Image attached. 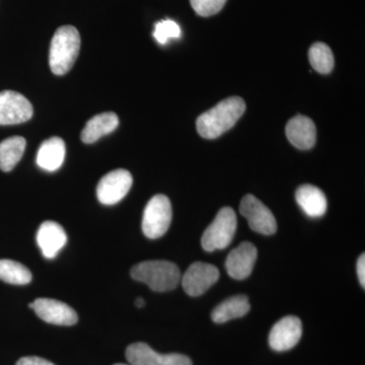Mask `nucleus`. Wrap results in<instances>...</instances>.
<instances>
[{
	"label": "nucleus",
	"mask_w": 365,
	"mask_h": 365,
	"mask_svg": "<svg viewBox=\"0 0 365 365\" xmlns=\"http://www.w3.org/2000/svg\"><path fill=\"white\" fill-rule=\"evenodd\" d=\"M302 335V321L297 317H284L271 329L269 344L275 351H287L299 342Z\"/></svg>",
	"instance_id": "12"
},
{
	"label": "nucleus",
	"mask_w": 365,
	"mask_h": 365,
	"mask_svg": "<svg viewBox=\"0 0 365 365\" xmlns=\"http://www.w3.org/2000/svg\"><path fill=\"white\" fill-rule=\"evenodd\" d=\"M251 306L246 295H235L223 300L213 309L212 321L216 324L227 323L230 319L242 318L249 313Z\"/></svg>",
	"instance_id": "19"
},
{
	"label": "nucleus",
	"mask_w": 365,
	"mask_h": 365,
	"mask_svg": "<svg viewBox=\"0 0 365 365\" xmlns=\"http://www.w3.org/2000/svg\"><path fill=\"white\" fill-rule=\"evenodd\" d=\"M16 365H55L52 362L48 361L44 359L37 356L23 357L16 362Z\"/></svg>",
	"instance_id": "25"
},
{
	"label": "nucleus",
	"mask_w": 365,
	"mask_h": 365,
	"mask_svg": "<svg viewBox=\"0 0 365 365\" xmlns=\"http://www.w3.org/2000/svg\"><path fill=\"white\" fill-rule=\"evenodd\" d=\"M126 359L130 365H192L191 359L179 353L160 354L145 343H134L126 350Z\"/></svg>",
	"instance_id": "10"
},
{
	"label": "nucleus",
	"mask_w": 365,
	"mask_h": 365,
	"mask_svg": "<svg viewBox=\"0 0 365 365\" xmlns=\"http://www.w3.org/2000/svg\"><path fill=\"white\" fill-rule=\"evenodd\" d=\"M37 316L46 323L58 326L76 325L78 314L68 304L52 299H37L29 304Z\"/></svg>",
	"instance_id": "11"
},
{
	"label": "nucleus",
	"mask_w": 365,
	"mask_h": 365,
	"mask_svg": "<svg viewBox=\"0 0 365 365\" xmlns=\"http://www.w3.org/2000/svg\"><path fill=\"white\" fill-rule=\"evenodd\" d=\"M26 139L13 136L0 143V170L11 172L23 158L26 150Z\"/></svg>",
	"instance_id": "20"
},
{
	"label": "nucleus",
	"mask_w": 365,
	"mask_h": 365,
	"mask_svg": "<svg viewBox=\"0 0 365 365\" xmlns=\"http://www.w3.org/2000/svg\"><path fill=\"white\" fill-rule=\"evenodd\" d=\"M119 118L113 112L102 113L91 118L81 132V140L86 144L95 143L98 139L116 130Z\"/></svg>",
	"instance_id": "18"
},
{
	"label": "nucleus",
	"mask_w": 365,
	"mask_h": 365,
	"mask_svg": "<svg viewBox=\"0 0 365 365\" xmlns=\"http://www.w3.org/2000/svg\"><path fill=\"white\" fill-rule=\"evenodd\" d=\"M66 143L59 137H51L41 144L37 155V165L47 172H55L66 158Z\"/></svg>",
	"instance_id": "17"
},
{
	"label": "nucleus",
	"mask_w": 365,
	"mask_h": 365,
	"mask_svg": "<svg viewBox=\"0 0 365 365\" xmlns=\"http://www.w3.org/2000/svg\"><path fill=\"white\" fill-rule=\"evenodd\" d=\"M81 48V36L78 29L63 26L55 32L50 46L49 64L53 73H67L78 58Z\"/></svg>",
	"instance_id": "3"
},
{
	"label": "nucleus",
	"mask_w": 365,
	"mask_h": 365,
	"mask_svg": "<svg viewBox=\"0 0 365 365\" xmlns=\"http://www.w3.org/2000/svg\"><path fill=\"white\" fill-rule=\"evenodd\" d=\"M309 62L314 71L327 74L332 71L334 67V55L332 50L324 43H316L309 51Z\"/></svg>",
	"instance_id": "22"
},
{
	"label": "nucleus",
	"mask_w": 365,
	"mask_h": 365,
	"mask_svg": "<svg viewBox=\"0 0 365 365\" xmlns=\"http://www.w3.org/2000/svg\"><path fill=\"white\" fill-rule=\"evenodd\" d=\"M257 256H258V252L252 242H242L239 247L228 254L225 261V268L228 275L237 280L248 278L253 272Z\"/></svg>",
	"instance_id": "13"
},
{
	"label": "nucleus",
	"mask_w": 365,
	"mask_h": 365,
	"mask_svg": "<svg viewBox=\"0 0 365 365\" xmlns=\"http://www.w3.org/2000/svg\"><path fill=\"white\" fill-rule=\"evenodd\" d=\"M357 275H359V279L360 284L362 287H365V255L362 254L359 257V261H357Z\"/></svg>",
	"instance_id": "26"
},
{
	"label": "nucleus",
	"mask_w": 365,
	"mask_h": 365,
	"mask_svg": "<svg viewBox=\"0 0 365 365\" xmlns=\"http://www.w3.org/2000/svg\"><path fill=\"white\" fill-rule=\"evenodd\" d=\"M133 178L127 170H114L101 179L97 188L98 201L104 205H114L124 198L131 189Z\"/></svg>",
	"instance_id": "7"
},
{
	"label": "nucleus",
	"mask_w": 365,
	"mask_h": 365,
	"mask_svg": "<svg viewBox=\"0 0 365 365\" xmlns=\"http://www.w3.org/2000/svg\"><path fill=\"white\" fill-rule=\"evenodd\" d=\"M172 218L173 209L170 199L163 194L153 196L144 209L143 234L151 240L163 237L169 230Z\"/></svg>",
	"instance_id": "5"
},
{
	"label": "nucleus",
	"mask_w": 365,
	"mask_h": 365,
	"mask_svg": "<svg viewBox=\"0 0 365 365\" xmlns=\"http://www.w3.org/2000/svg\"><path fill=\"white\" fill-rule=\"evenodd\" d=\"M240 211L248 220L250 227L254 232L264 235H271L275 234L277 230V222L272 211L251 194L242 199Z\"/></svg>",
	"instance_id": "6"
},
{
	"label": "nucleus",
	"mask_w": 365,
	"mask_h": 365,
	"mask_svg": "<svg viewBox=\"0 0 365 365\" xmlns=\"http://www.w3.org/2000/svg\"><path fill=\"white\" fill-rule=\"evenodd\" d=\"M295 199L304 212L309 217L325 215L328 203L324 192L313 185H302L297 189Z\"/></svg>",
	"instance_id": "16"
},
{
	"label": "nucleus",
	"mask_w": 365,
	"mask_h": 365,
	"mask_svg": "<svg viewBox=\"0 0 365 365\" xmlns=\"http://www.w3.org/2000/svg\"><path fill=\"white\" fill-rule=\"evenodd\" d=\"M67 235L64 228L55 222H45L41 225L37 232L38 246L43 256L54 259L61 249L66 246Z\"/></svg>",
	"instance_id": "14"
},
{
	"label": "nucleus",
	"mask_w": 365,
	"mask_h": 365,
	"mask_svg": "<svg viewBox=\"0 0 365 365\" xmlns=\"http://www.w3.org/2000/svg\"><path fill=\"white\" fill-rule=\"evenodd\" d=\"M288 140L299 150H309L316 143L317 130L314 123L306 116H295L287 125Z\"/></svg>",
	"instance_id": "15"
},
{
	"label": "nucleus",
	"mask_w": 365,
	"mask_h": 365,
	"mask_svg": "<svg viewBox=\"0 0 365 365\" xmlns=\"http://www.w3.org/2000/svg\"><path fill=\"white\" fill-rule=\"evenodd\" d=\"M32 278V273L23 264L9 259L0 260V280L9 284L26 285Z\"/></svg>",
	"instance_id": "21"
},
{
	"label": "nucleus",
	"mask_w": 365,
	"mask_h": 365,
	"mask_svg": "<svg viewBox=\"0 0 365 365\" xmlns=\"http://www.w3.org/2000/svg\"><path fill=\"white\" fill-rule=\"evenodd\" d=\"M237 227V218L234 209H220L215 220L206 228L201 239L204 251L215 252L227 248L234 240Z\"/></svg>",
	"instance_id": "4"
},
{
	"label": "nucleus",
	"mask_w": 365,
	"mask_h": 365,
	"mask_svg": "<svg viewBox=\"0 0 365 365\" xmlns=\"http://www.w3.org/2000/svg\"><path fill=\"white\" fill-rule=\"evenodd\" d=\"M220 275V270L215 266L203 262H196L182 275V288L190 297H199L217 282Z\"/></svg>",
	"instance_id": "8"
},
{
	"label": "nucleus",
	"mask_w": 365,
	"mask_h": 365,
	"mask_svg": "<svg viewBox=\"0 0 365 365\" xmlns=\"http://www.w3.org/2000/svg\"><path fill=\"white\" fill-rule=\"evenodd\" d=\"M181 35V28L176 21L165 20L155 24L153 37L160 44L165 45L170 39H178Z\"/></svg>",
	"instance_id": "23"
},
{
	"label": "nucleus",
	"mask_w": 365,
	"mask_h": 365,
	"mask_svg": "<svg viewBox=\"0 0 365 365\" xmlns=\"http://www.w3.org/2000/svg\"><path fill=\"white\" fill-rule=\"evenodd\" d=\"M33 106L21 93L13 91L0 93V125H16L29 121L33 116Z\"/></svg>",
	"instance_id": "9"
},
{
	"label": "nucleus",
	"mask_w": 365,
	"mask_h": 365,
	"mask_svg": "<svg viewBox=\"0 0 365 365\" xmlns=\"http://www.w3.org/2000/svg\"><path fill=\"white\" fill-rule=\"evenodd\" d=\"M115 365H127V364H115Z\"/></svg>",
	"instance_id": "28"
},
{
	"label": "nucleus",
	"mask_w": 365,
	"mask_h": 365,
	"mask_svg": "<svg viewBox=\"0 0 365 365\" xmlns=\"http://www.w3.org/2000/svg\"><path fill=\"white\" fill-rule=\"evenodd\" d=\"M131 277L145 283L157 292L175 289L181 281V271L176 264L165 260L144 261L131 269Z\"/></svg>",
	"instance_id": "2"
},
{
	"label": "nucleus",
	"mask_w": 365,
	"mask_h": 365,
	"mask_svg": "<svg viewBox=\"0 0 365 365\" xmlns=\"http://www.w3.org/2000/svg\"><path fill=\"white\" fill-rule=\"evenodd\" d=\"M135 306L138 307V309H141V307L145 306V302H144V299H141V297H138V299L135 300Z\"/></svg>",
	"instance_id": "27"
},
{
	"label": "nucleus",
	"mask_w": 365,
	"mask_h": 365,
	"mask_svg": "<svg viewBox=\"0 0 365 365\" xmlns=\"http://www.w3.org/2000/svg\"><path fill=\"white\" fill-rule=\"evenodd\" d=\"M245 111L246 103L242 98H225L197 119V131L203 138H217L230 130Z\"/></svg>",
	"instance_id": "1"
},
{
	"label": "nucleus",
	"mask_w": 365,
	"mask_h": 365,
	"mask_svg": "<svg viewBox=\"0 0 365 365\" xmlns=\"http://www.w3.org/2000/svg\"><path fill=\"white\" fill-rule=\"evenodd\" d=\"M227 0H190L195 13L200 16H210L220 13Z\"/></svg>",
	"instance_id": "24"
}]
</instances>
